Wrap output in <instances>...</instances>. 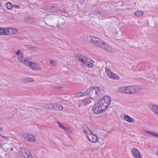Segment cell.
Here are the masks:
<instances>
[{
	"label": "cell",
	"instance_id": "6da1fadb",
	"mask_svg": "<svg viewBox=\"0 0 158 158\" xmlns=\"http://www.w3.org/2000/svg\"><path fill=\"white\" fill-rule=\"evenodd\" d=\"M110 97L109 96H105L102 97L100 100L96 103L93 108V112L95 114H99L105 111L110 104Z\"/></svg>",
	"mask_w": 158,
	"mask_h": 158
},
{
	"label": "cell",
	"instance_id": "7a4b0ae2",
	"mask_svg": "<svg viewBox=\"0 0 158 158\" xmlns=\"http://www.w3.org/2000/svg\"><path fill=\"white\" fill-rule=\"evenodd\" d=\"M90 40L96 46L102 49L106 52L110 53H113L115 52V51L110 46H109L107 43L102 41L101 40L94 36L90 37Z\"/></svg>",
	"mask_w": 158,
	"mask_h": 158
},
{
	"label": "cell",
	"instance_id": "3957f363",
	"mask_svg": "<svg viewBox=\"0 0 158 158\" xmlns=\"http://www.w3.org/2000/svg\"><path fill=\"white\" fill-rule=\"evenodd\" d=\"M76 57L79 63L84 67L89 69H91L95 66V61L92 59L81 54H78L77 55Z\"/></svg>",
	"mask_w": 158,
	"mask_h": 158
},
{
	"label": "cell",
	"instance_id": "277c9868",
	"mask_svg": "<svg viewBox=\"0 0 158 158\" xmlns=\"http://www.w3.org/2000/svg\"><path fill=\"white\" fill-rule=\"evenodd\" d=\"M142 89L141 87L139 85H131L129 86L121 87L117 91L120 93L125 94H133L137 93Z\"/></svg>",
	"mask_w": 158,
	"mask_h": 158
},
{
	"label": "cell",
	"instance_id": "5b68a950",
	"mask_svg": "<svg viewBox=\"0 0 158 158\" xmlns=\"http://www.w3.org/2000/svg\"><path fill=\"white\" fill-rule=\"evenodd\" d=\"M18 60L34 71H40L41 70V67L37 63L29 60L27 59H25L23 57H18Z\"/></svg>",
	"mask_w": 158,
	"mask_h": 158
},
{
	"label": "cell",
	"instance_id": "8992f818",
	"mask_svg": "<svg viewBox=\"0 0 158 158\" xmlns=\"http://www.w3.org/2000/svg\"><path fill=\"white\" fill-rule=\"evenodd\" d=\"M100 92V89L98 87H91L86 90L84 95L90 98L95 99L98 96Z\"/></svg>",
	"mask_w": 158,
	"mask_h": 158
},
{
	"label": "cell",
	"instance_id": "52a82bcc",
	"mask_svg": "<svg viewBox=\"0 0 158 158\" xmlns=\"http://www.w3.org/2000/svg\"><path fill=\"white\" fill-rule=\"evenodd\" d=\"M83 130L87 138L90 142L96 143L98 141V139L96 135L91 133L89 129L86 126L83 127Z\"/></svg>",
	"mask_w": 158,
	"mask_h": 158
},
{
	"label": "cell",
	"instance_id": "ba28073f",
	"mask_svg": "<svg viewBox=\"0 0 158 158\" xmlns=\"http://www.w3.org/2000/svg\"><path fill=\"white\" fill-rule=\"evenodd\" d=\"M18 32V29L14 27H1L0 28L1 35H15Z\"/></svg>",
	"mask_w": 158,
	"mask_h": 158
},
{
	"label": "cell",
	"instance_id": "9c48e42d",
	"mask_svg": "<svg viewBox=\"0 0 158 158\" xmlns=\"http://www.w3.org/2000/svg\"><path fill=\"white\" fill-rule=\"evenodd\" d=\"M45 109L52 111H61L63 109V107L58 103H52L48 104L45 106Z\"/></svg>",
	"mask_w": 158,
	"mask_h": 158
},
{
	"label": "cell",
	"instance_id": "30bf717a",
	"mask_svg": "<svg viewBox=\"0 0 158 158\" xmlns=\"http://www.w3.org/2000/svg\"><path fill=\"white\" fill-rule=\"evenodd\" d=\"M20 152L23 157L25 158H34L33 155L31 152L29 151L27 149L24 148H21L20 150Z\"/></svg>",
	"mask_w": 158,
	"mask_h": 158
},
{
	"label": "cell",
	"instance_id": "8fae6325",
	"mask_svg": "<svg viewBox=\"0 0 158 158\" xmlns=\"http://www.w3.org/2000/svg\"><path fill=\"white\" fill-rule=\"evenodd\" d=\"M23 136L25 139L32 143H34L36 141V139L35 137V136L29 133H24L23 135Z\"/></svg>",
	"mask_w": 158,
	"mask_h": 158
},
{
	"label": "cell",
	"instance_id": "7c38bea8",
	"mask_svg": "<svg viewBox=\"0 0 158 158\" xmlns=\"http://www.w3.org/2000/svg\"><path fill=\"white\" fill-rule=\"evenodd\" d=\"M105 72L107 76L111 79H114V80H119L120 79V77L118 76L113 73L107 67L105 68Z\"/></svg>",
	"mask_w": 158,
	"mask_h": 158
},
{
	"label": "cell",
	"instance_id": "4fadbf2b",
	"mask_svg": "<svg viewBox=\"0 0 158 158\" xmlns=\"http://www.w3.org/2000/svg\"><path fill=\"white\" fill-rule=\"evenodd\" d=\"M132 153L135 158H142V155L139 151L135 148H133L132 149Z\"/></svg>",
	"mask_w": 158,
	"mask_h": 158
},
{
	"label": "cell",
	"instance_id": "5bb4252c",
	"mask_svg": "<svg viewBox=\"0 0 158 158\" xmlns=\"http://www.w3.org/2000/svg\"><path fill=\"white\" fill-rule=\"evenodd\" d=\"M149 108L154 112L156 115L158 116V106L154 104H149Z\"/></svg>",
	"mask_w": 158,
	"mask_h": 158
},
{
	"label": "cell",
	"instance_id": "9a60e30c",
	"mask_svg": "<svg viewBox=\"0 0 158 158\" xmlns=\"http://www.w3.org/2000/svg\"><path fill=\"white\" fill-rule=\"evenodd\" d=\"M57 123H58L59 126L60 127L61 129H63L64 131H66L67 133H70V134H72V133H73V131L71 128L67 127L64 126L60 122H57Z\"/></svg>",
	"mask_w": 158,
	"mask_h": 158
},
{
	"label": "cell",
	"instance_id": "2e32d148",
	"mask_svg": "<svg viewBox=\"0 0 158 158\" xmlns=\"http://www.w3.org/2000/svg\"><path fill=\"white\" fill-rule=\"evenodd\" d=\"M123 120L126 122H128V123H134L135 122V120L133 118L130 117L129 115H126V114L123 115Z\"/></svg>",
	"mask_w": 158,
	"mask_h": 158
},
{
	"label": "cell",
	"instance_id": "e0dca14e",
	"mask_svg": "<svg viewBox=\"0 0 158 158\" xmlns=\"http://www.w3.org/2000/svg\"><path fill=\"white\" fill-rule=\"evenodd\" d=\"M24 21L26 23H34L35 22V20L34 18L30 17H26L25 18Z\"/></svg>",
	"mask_w": 158,
	"mask_h": 158
},
{
	"label": "cell",
	"instance_id": "ac0fdd59",
	"mask_svg": "<svg viewBox=\"0 0 158 158\" xmlns=\"http://www.w3.org/2000/svg\"><path fill=\"white\" fill-rule=\"evenodd\" d=\"M22 80L24 83H31L34 81V79L31 77H24Z\"/></svg>",
	"mask_w": 158,
	"mask_h": 158
},
{
	"label": "cell",
	"instance_id": "d6986e66",
	"mask_svg": "<svg viewBox=\"0 0 158 158\" xmlns=\"http://www.w3.org/2000/svg\"><path fill=\"white\" fill-rule=\"evenodd\" d=\"M135 16L138 17H142L144 15V13L141 11H137L135 12L134 13Z\"/></svg>",
	"mask_w": 158,
	"mask_h": 158
},
{
	"label": "cell",
	"instance_id": "ffe728a7",
	"mask_svg": "<svg viewBox=\"0 0 158 158\" xmlns=\"http://www.w3.org/2000/svg\"><path fill=\"white\" fill-rule=\"evenodd\" d=\"M146 133L148 134V135H151L153 136L156 137L158 138V135L156 133H154V132H152V131H148V130H144Z\"/></svg>",
	"mask_w": 158,
	"mask_h": 158
},
{
	"label": "cell",
	"instance_id": "44dd1931",
	"mask_svg": "<svg viewBox=\"0 0 158 158\" xmlns=\"http://www.w3.org/2000/svg\"><path fill=\"white\" fill-rule=\"evenodd\" d=\"M13 6L11 3L10 2H7V4H6V8L8 10H11L13 9Z\"/></svg>",
	"mask_w": 158,
	"mask_h": 158
},
{
	"label": "cell",
	"instance_id": "7402d4cb",
	"mask_svg": "<svg viewBox=\"0 0 158 158\" xmlns=\"http://www.w3.org/2000/svg\"><path fill=\"white\" fill-rule=\"evenodd\" d=\"M50 64L51 65L53 66H55L56 65V62L54 60H52L50 61Z\"/></svg>",
	"mask_w": 158,
	"mask_h": 158
},
{
	"label": "cell",
	"instance_id": "603a6c76",
	"mask_svg": "<svg viewBox=\"0 0 158 158\" xmlns=\"http://www.w3.org/2000/svg\"><path fill=\"white\" fill-rule=\"evenodd\" d=\"M84 94L83 93H81V92H78V93H77V97H82V96H84Z\"/></svg>",
	"mask_w": 158,
	"mask_h": 158
},
{
	"label": "cell",
	"instance_id": "cb8c5ba5",
	"mask_svg": "<svg viewBox=\"0 0 158 158\" xmlns=\"http://www.w3.org/2000/svg\"><path fill=\"white\" fill-rule=\"evenodd\" d=\"M156 154H157V156H158V148L157 149V150H156Z\"/></svg>",
	"mask_w": 158,
	"mask_h": 158
}]
</instances>
